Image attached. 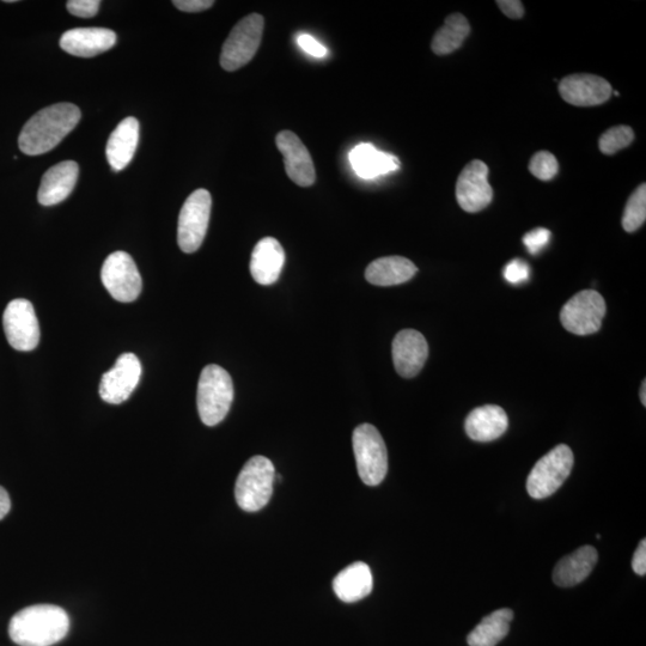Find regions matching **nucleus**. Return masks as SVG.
I'll list each match as a JSON object with an SVG mask.
<instances>
[{
	"label": "nucleus",
	"mask_w": 646,
	"mask_h": 646,
	"mask_svg": "<svg viewBox=\"0 0 646 646\" xmlns=\"http://www.w3.org/2000/svg\"><path fill=\"white\" fill-rule=\"evenodd\" d=\"M117 34L106 28H76L67 30L60 39V47L71 56L91 58L114 47Z\"/></svg>",
	"instance_id": "obj_17"
},
{
	"label": "nucleus",
	"mask_w": 646,
	"mask_h": 646,
	"mask_svg": "<svg viewBox=\"0 0 646 646\" xmlns=\"http://www.w3.org/2000/svg\"><path fill=\"white\" fill-rule=\"evenodd\" d=\"M352 444L359 478L365 485H380L388 472V453L379 430L371 424L357 426Z\"/></svg>",
	"instance_id": "obj_5"
},
{
	"label": "nucleus",
	"mask_w": 646,
	"mask_h": 646,
	"mask_svg": "<svg viewBox=\"0 0 646 646\" xmlns=\"http://www.w3.org/2000/svg\"><path fill=\"white\" fill-rule=\"evenodd\" d=\"M3 327L12 349L22 352L33 351L40 341L39 320L33 304L27 300L11 301L4 310Z\"/></svg>",
	"instance_id": "obj_11"
},
{
	"label": "nucleus",
	"mask_w": 646,
	"mask_h": 646,
	"mask_svg": "<svg viewBox=\"0 0 646 646\" xmlns=\"http://www.w3.org/2000/svg\"><path fill=\"white\" fill-rule=\"evenodd\" d=\"M641 401L644 406H646V381H643L641 388Z\"/></svg>",
	"instance_id": "obj_39"
},
{
	"label": "nucleus",
	"mask_w": 646,
	"mask_h": 646,
	"mask_svg": "<svg viewBox=\"0 0 646 646\" xmlns=\"http://www.w3.org/2000/svg\"><path fill=\"white\" fill-rule=\"evenodd\" d=\"M142 376V364L134 353H124L111 370L102 376L100 396L108 404L119 405L130 398Z\"/></svg>",
	"instance_id": "obj_13"
},
{
	"label": "nucleus",
	"mask_w": 646,
	"mask_h": 646,
	"mask_svg": "<svg viewBox=\"0 0 646 646\" xmlns=\"http://www.w3.org/2000/svg\"><path fill=\"white\" fill-rule=\"evenodd\" d=\"M285 265V252L280 242L265 237L254 247L251 259L252 277L260 285L277 282Z\"/></svg>",
	"instance_id": "obj_19"
},
{
	"label": "nucleus",
	"mask_w": 646,
	"mask_h": 646,
	"mask_svg": "<svg viewBox=\"0 0 646 646\" xmlns=\"http://www.w3.org/2000/svg\"><path fill=\"white\" fill-rule=\"evenodd\" d=\"M514 619L511 609L503 608L487 615L475 629L469 633V646H496L508 636L510 623Z\"/></svg>",
	"instance_id": "obj_26"
},
{
	"label": "nucleus",
	"mask_w": 646,
	"mask_h": 646,
	"mask_svg": "<svg viewBox=\"0 0 646 646\" xmlns=\"http://www.w3.org/2000/svg\"><path fill=\"white\" fill-rule=\"evenodd\" d=\"M605 315V298L594 290H584L565 303L560 321L572 334L590 335L600 331Z\"/></svg>",
	"instance_id": "obj_9"
},
{
	"label": "nucleus",
	"mask_w": 646,
	"mask_h": 646,
	"mask_svg": "<svg viewBox=\"0 0 646 646\" xmlns=\"http://www.w3.org/2000/svg\"><path fill=\"white\" fill-rule=\"evenodd\" d=\"M101 279L105 288L121 303L136 301L142 292V277L130 254L115 252L102 266Z\"/></svg>",
	"instance_id": "obj_10"
},
{
	"label": "nucleus",
	"mask_w": 646,
	"mask_h": 646,
	"mask_svg": "<svg viewBox=\"0 0 646 646\" xmlns=\"http://www.w3.org/2000/svg\"><path fill=\"white\" fill-rule=\"evenodd\" d=\"M276 143L284 157L286 174L291 181L300 187H310L315 184V167L306 145L291 131L278 133Z\"/></svg>",
	"instance_id": "obj_16"
},
{
	"label": "nucleus",
	"mask_w": 646,
	"mask_h": 646,
	"mask_svg": "<svg viewBox=\"0 0 646 646\" xmlns=\"http://www.w3.org/2000/svg\"><path fill=\"white\" fill-rule=\"evenodd\" d=\"M211 206V194L203 188L193 192L185 201L178 225V243L182 252L192 254L203 245L209 228Z\"/></svg>",
	"instance_id": "obj_8"
},
{
	"label": "nucleus",
	"mask_w": 646,
	"mask_h": 646,
	"mask_svg": "<svg viewBox=\"0 0 646 646\" xmlns=\"http://www.w3.org/2000/svg\"><path fill=\"white\" fill-rule=\"evenodd\" d=\"M396 373L405 379L416 377L429 357V345L424 335L414 329H404L396 334L392 346Z\"/></svg>",
	"instance_id": "obj_15"
},
{
	"label": "nucleus",
	"mask_w": 646,
	"mask_h": 646,
	"mask_svg": "<svg viewBox=\"0 0 646 646\" xmlns=\"http://www.w3.org/2000/svg\"><path fill=\"white\" fill-rule=\"evenodd\" d=\"M559 93L572 106L593 107L611 99L613 89L606 79L599 76L575 73L562 79Z\"/></svg>",
	"instance_id": "obj_14"
},
{
	"label": "nucleus",
	"mask_w": 646,
	"mask_h": 646,
	"mask_svg": "<svg viewBox=\"0 0 646 646\" xmlns=\"http://www.w3.org/2000/svg\"><path fill=\"white\" fill-rule=\"evenodd\" d=\"M551 231L545 228H536L524 235L523 243L532 255L539 254L551 240Z\"/></svg>",
	"instance_id": "obj_31"
},
{
	"label": "nucleus",
	"mask_w": 646,
	"mask_h": 646,
	"mask_svg": "<svg viewBox=\"0 0 646 646\" xmlns=\"http://www.w3.org/2000/svg\"><path fill=\"white\" fill-rule=\"evenodd\" d=\"M70 629L69 615L53 605H35L14 615L9 625L12 642L20 646H52Z\"/></svg>",
	"instance_id": "obj_2"
},
{
	"label": "nucleus",
	"mask_w": 646,
	"mask_h": 646,
	"mask_svg": "<svg viewBox=\"0 0 646 646\" xmlns=\"http://www.w3.org/2000/svg\"><path fill=\"white\" fill-rule=\"evenodd\" d=\"M298 45L303 51H306L310 56L315 58L326 57L327 48L320 44L318 40L308 34H301L297 38Z\"/></svg>",
	"instance_id": "obj_34"
},
{
	"label": "nucleus",
	"mask_w": 646,
	"mask_h": 646,
	"mask_svg": "<svg viewBox=\"0 0 646 646\" xmlns=\"http://www.w3.org/2000/svg\"><path fill=\"white\" fill-rule=\"evenodd\" d=\"M635 139V133L629 126H617L603 133L600 138V151L605 155H614L627 148Z\"/></svg>",
	"instance_id": "obj_29"
},
{
	"label": "nucleus",
	"mask_w": 646,
	"mask_h": 646,
	"mask_svg": "<svg viewBox=\"0 0 646 646\" xmlns=\"http://www.w3.org/2000/svg\"><path fill=\"white\" fill-rule=\"evenodd\" d=\"M350 161L359 178L375 179L377 176L395 172L400 161L393 155L381 152L371 144H361L351 151Z\"/></svg>",
	"instance_id": "obj_24"
},
{
	"label": "nucleus",
	"mask_w": 646,
	"mask_h": 646,
	"mask_svg": "<svg viewBox=\"0 0 646 646\" xmlns=\"http://www.w3.org/2000/svg\"><path fill=\"white\" fill-rule=\"evenodd\" d=\"M81 117V109L72 103L41 109L23 127L18 138L21 151L28 156L46 154L75 129Z\"/></svg>",
	"instance_id": "obj_1"
},
{
	"label": "nucleus",
	"mask_w": 646,
	"mask_h": 646,
	"mask_svg": "<svg viewBox=\"0 0 646 646\" xmlns=\"http://www.w3.org/2000/svg\"><path fill=\"white\" fill-rule=\"evenodd\" d=\"M373 588V572H371L369 565L363 562L347 566V568L339 572L333 581L335 595L338 596L339 600L346 603L363 600L364 597L371 594Z\"/></svg>",
	"instance_id": "obj_22"
},
{
	"label": "nucleus",
	"mask_w": 646,
	"mask_h": 646,
	"mask_svg": "<svg viewBox=\"0 0 646 646\" xmlns=\"http://www.w3.org/2000/svg\"><path fill=\"white\" fill-rule=\"evenodd\" d=\"M530 268L526 261L515 259L504 268V278L510 284L517 285L527 282Z\"/></svg>",
	"instance_id": "obj_32"
},
{
	"label": "nucleus",
	"mask_w": 646,
	"mask_h": 646,
	"mask_svg": "<svg viewBox=\"0 0 646 646\" xmlns=\"http://www.w3.org/2000/svg\"><path fill=\"white\" fill-rule=\"evenodd\" d=\"M633 571L636 572L638 576H645L646 574V541L643 539L641 544H639L635 556L632 560Z\"/></svg>",
	"instance_id": "obj_37"
},
{
	"label": "nucleus",
	"mask_w": 646,
	"mask_h": 646,
	"mask_svg": "<svg viewBox=\"0 0 646 646\" xmlns=\"http://www.w3.org/2000/svg\"><path fill=\"white\" fill-rule=\"evenodd\" d=\"M100 5V0H70L66 4L71 15L82 18L94 17L99 12Z\"/></svg>",
	"instance_id": "obj_33"
},
{
	"label": "nucleus",
	"mask_w": 646,
	"mask_h": 646,
	"mask_svg": "<svg viewBox=\"0 0 646 646\" xmlns=\"http://www.w3.org/2000/svg\"><path fill=\"white\" fill-rule=\"evenodd\" d=\"M471 33L467 18L461 14L449 15L443 27L432 40L431 48L437 56H447L462 46Z\"/></svg>",
	"instance_id": "obj_27"
},
{
	"label": "nucleus",
	"mask_w": 646,
	"mask_h": 646,
	"mask_svg": "<svg viewBox=\"0 0 646 646\" xmlns=\"http://www.w3.org/2000/svg\"><path fill=\"white\" fill-rule=\"evenodd\" d=\"M597 551L593 546H583L570 556L564 557L553 571V581L562 588L582 583L597 563Z\"/></svg>",
	"instance_id": "obj_23"
},
{
	"label": "nucleus",
	"mask_w": 646,
	"mask_h": 646,
	"mask_svg": "<svg viewBox=\"0 0 646 646\" xmlns=\"http://www.w3.org/2000/svg\"><path fill=\"white\" fill-rule=\"evenodd\" d=\"M499 9L504 12V15L513 18V20H518L524 15L523 4L520 0H499L497 2Z\"/></svg>",
	"instance_id": "obj_36"
},
{
	"label": "nucleus",
	"mask_w": 646,
	"mask_h": 646,
	"mask_svg": "<svg viewBox=\"0 0 646 646\" xmlns=\"http://www.w3.org/2000/svg\"><path fill=\"white\" fill-rule=\"evenodd\" d=\"M234 400V383L227 370L219 365H207L201 371L197 405L201 419L207 426H216L228 416Z\"/></svg>",
	"instance_id": "obj_3"
},
{
	"label": "nucleus",
	"mask_w": 646,
	"mask_h": 646,
	"mask_svg": "<svg viewBox=\"0 0 646 646\" xmlns=\"http://www.w3.org/2000/svg\"><path fill=\"white\" fill-rule=\"evenodd\" d=\"M175 8L185 12H200L212 8V0H174Z\"/></svg>",
	"instance_id": "obj_35"
},
{
	"label": "nucleus",
	"mask_w": 646,
	"mask_h": 646,
	"mask_svg": "<svg viewBox=\"0 0 646 646\" xmlns=\"http://www.w3.org/2000/svg\"><path fill=\"white\" fill-rule=\"evenodd\" d=\"M417 272L418 268L411 260L386 257L371 262L365 271V278L376 286H394L408 282Z\"/></svg>",
	"instance_id": "obj_25"
},
{
	"label": "nucleus",
	"mask_w": 646,
	"mask_h": 646,
	"mask_svg": "<svg viewBox=\"0 0 646 646\" xmlns=\"http://www.w3.org/2000/svg\"><path fill=\"white\" fill-rule=\"evenodd\" d=\"M575 457L565 444L553 448L536 462L527 479V491L534 499H544L556 493L569 478Z\"/></svg>",
	"instance_id": "obj_6"
},
{
	"label": "nucleus",
	"mask_w": 646,
	"mask_h": 646,
	"mask_svg": "<svg viewBox=\"0 0 646 646\" xmlns=\"http://www.w3.org/2000/svg\"><path fill=\"white\" fill-rule=\"evenodd\" d=\"M276 469L265 456H253L237 477L235 498L247 513H257L265 508L273 495Z\"/></svg>",
	"instance_id": "obj_4"
},
{
	"label": "nucleus",
	"mask_w": 646,
	"mask_h": 646,
	"mask_svg": "<svg viewBox=\"0 0 646 646\" xmlns=\"http://www.w3.org/2000/svg\"><path fill=\"white\" fill-rule=\"evenodd\" d=\"M509 419L502 407L486 405L475 408L468 414L466 434L475 442H491L508 430Z\"/></svg>",
	"instance_id": "obj_20"
},
{
	"label": "nucleus",
	"mask_w": 646,
	"mask_h": 646,
	"mask_svg": "<svg viewBox=\"0 0 646 646\" xmlns=\"http://www.w3.org/2000/svg\"><path fill=\"white\" fill-rule=\"evenodd\" d=\"M646 221V185L637 188L627 201L623 227L627 233H635Z\"/></svg>",
	"instance_id": "obj_28"
},
{
	"label": "nucleus",
	"mask_w": 646,
	"mask_h": 646,
	"mask_svg": "<svg viewBox=\"0 0 646 646\" xmlns=\"http://www.w3.org/2000/svg\"><path fill=\"white\" fill-rule=\"evenodd\" d=\"M264 27V17L259 14L248 15L236 24L222 48L221 65L225 71L239 70L251 62L259 50Z\"/></svg>",
	"instance_id": "obj_7"
},
{
	"label": "nucleus",
	"mask_w": 646,
	"mask_h": 646,
	"mask_svg": "<svg viewBox=\"0 0 646 646\" xmlns=\"http://www.w3.org/2000/svg\"><path fill=\"white\" fill-rule=\"evenodd\" d=\"M529 170L536 179L550 181L556 178L559 170L557 158L551 152L540 151L535 154L529 163Z\"/></svg>",
	"instance_id": "obj_30"
},
{
	"label": "nucleus",
	"mask_w": 646,
	"mask_h": 646,
	"mask_svg": "<svg viewBox=\"0 0 646 646\" xmlns=\"http://www.w3.org/2000/svg\"><path fill=\"white\" fill-rule=\"evenodd\" d=\"M78 175V164L73 161H64L48 169L42 176L38 193L39 203L44 206L62 203L75 190Z\"/></svg>",
	"instance_id": "obj_18"
},
{
	"label": "nucleus",
	"mask_w": 646,
	"mask_h": 646,
	"mask_svg": "<svg viewBox=\"0 0 646 646\" xmlns=\"http://www.w3.org/2000/svg\"><path fill=\"white\" fill-rule=\"evenodd\" d=\"M10 509L11 501L9 493L0 486V520H3V518L9 514Z\"/></svg>",
	"instance_id": "obj_38"
},
{
	"label": "nucleus",
	"mask_w": 646,
	"mask_h": 646,
	"mask_svg": "<svg viewBox=\"0 0 646 646\" xmlns=\"http://www.w3.org/2000/svg\"><path fill=\"white\" fill-rule=\"evenodd\" d=\"M489 173V167L479 160L463 168L456 182V199L462 210L477 213L491 204L493 191L489 184Z\"/></svg>",
	"instance_id": "obj_12"
},
{
	"label": "nucleus",
	"mask_w": 646,
	"mask_h": 646,
	"mask_svg": "<svg viewBox=\"0 0 646 646\" xmlns=\"http://www.w3.org/2000/svg\"><path fill=\"white\" fill-rule=\"evenodd\" d=\"M139 143V123L136 118H126L109 137L106 149L109 166L115 172L125 169L136 154Z\"/></svg>",
	"instance_id": "obj_21"
}]
</instances>
